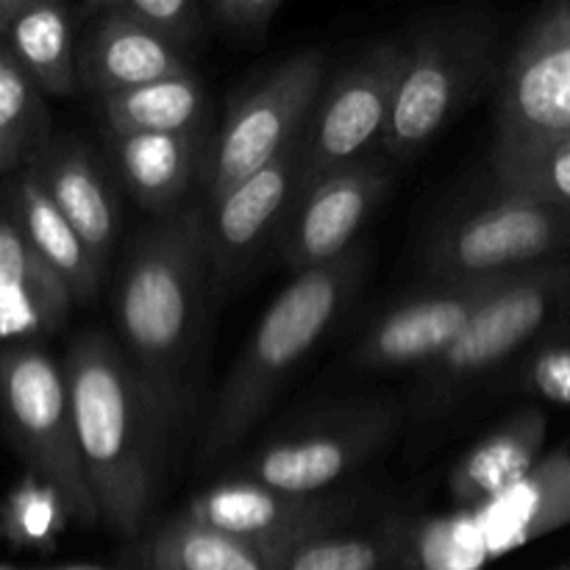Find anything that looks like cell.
I'll use <instances>...</instances> for the list:
<instances>
[{
  "mask_svg": "<svg viewBox=\"0 0 570 570\" xmlns=\"http://www.w3.org/2000/svg\"><path fill=\"white\" fill-rule=\"evenodd\" d=\"M0 570H37V568H14V566H0Z\"/></svg>",
  "mask_w": 570,
  "mask_h": 570,
  "instance_id": "cell-36",
  "label": "cell"
},
{
  "mask_svg": "<svg viewBox=\"0 0 570 570\" xmlns=\"http://www.w3.org/2000/svg\"><path fill=\"white\" fill-rule=\"evenodd\" d=\"M184 515L282 562L306 540L340 532L354 515V504L340 495L287 493L232 476L200 490Z\"/></svg>",
  "mask_w": 570,
  "mask_h": 570,
  "instance_id": "cell-12",
  "label": "cell"
},
{
  "mask_svg": "<svg viewBox=\"0 0 570 570\" xmlns=\"http://www.w3.org/2000/svg\"><path fill=\"white\" fill-rule=\"evenodd\" d=\"M367 259L371 250L356 243L340 259L293 276V282L273 298L212 406L200 443V460L206 465L232 454L248 438L289 373L360 295Z\"/></svg>",
  "mask_w": 570,
  "mask_h": 570,
  "instance_id": "cell-3",
  "label": "cell"
},
{
  "mask_svg": "<svg viewBox=\"0 0 570 570\" xmlns=\"http://www.w3.org/2000/svg\"><path fill=\"white\" fill-rule=\"evenodd\" d=\"M546 434L549 423L538 406H527L507 417L451 468V499L465 512L499 499L538 465L543 456Z\"/></svg>",
  "mask_w": 570,
  "mask_h": 570,
  "instance_id": "cell-21",
  "label": "cell"
},
{
  "mask_svg": "<svg viewBox=\"0 0 570 570\" xmlns=\"http://www.w3.org/2000/svg\"><path fill=\"white\" fill-rule=\"evenodd\" d=\"M104 6L181 53L195 48L209 28L200 0H104Z\"/></svg>",
  "mask_w": 570,
  "mask_h": 570,
  "instance_id": "cell-30",
  "label": "cell"
},
{
  "mask_svg": "<svg viewBox=\"0 0 570 570\" xmlns=\"http://www.w3.org/2000/svg\"><path fill=\"white\" fill-rule=\"evenodd\" d=\"M570 256V215L527 195L501 193L432 232L421 265L432 282L512 276Z\"/></svg>",
  "mask_w": 570,
  "mask_h": 570,
  "instance_id": "cell-8",
  "label": "cell"
},
{
  "mask_svg": "<svg viewBox=\"0 0 570 570\" xmlns=\"http://www.w3.org/2000/svg\"><path fill=\"white\" fill-rule=\"evenodd\" d=\"M570 139V0L540 11L495 78L493 170Z\"/></svg>",
  "mask_w": 570,
  "mask_h": 570,
  "instance_id": "cell-6",
  "label": "cell"
},
{
  "mask_svg": "<svg viewBox=\"0 0 570 570\" xmlns=\"http://www.w3.org/2000/svg\"><path fill=\"white\" fill-rule=\"evenodd\" d=\"M554 570H570V560L566 562V566H560V568H554Z\"/></svg>",
  "mask_w": 570,
  "mask_h": 570,
  "instance_id": "cell-37",
  "label": "cell"
},
{
  "mask_svg": "<svg viewBox=\"0 0 570 570\" xmlns=\"http://www.w3.org/2000/svg\"><path fill=\"white\" fill-rule=\"evenodd\" d=\"M22 6H26V0H0V39H3L6 28L11 26V20L20 14Z\"/></svg>",
  "mask_w": 570,
  "mask_h": 570,
  "instance_id": "cell-33",
  "label": "cell"
},
{
  "mask_svg": "<svg viewBox=\"0 0 570 570\" xmlns=\"http://www.w3.org/2000/svg\"><path fill=\"white\" fill-rule=\"evenodd\" d=\"M390 178V161L373 154L301 189L276 237L282 265L298 276L348 254L382 204Z\"/></svg>",
  "mask_w": 570,
  "mask_h": 570,
  "instance_id": "cell-13",
  "label": "cell"
},
{
  "mask_svg": "<svg viewBox=\"0 0 570 570\" xmlns=\"http://www.w3.org/2000/svg\"><path fill=\"white\" fill-rule=\"evenodd\" d=\"M493 178L501 193L527 195L570 215V139L493 170Z\"/></svg>",
  "mask_w": 570,
  "mask_h": 570,
  "instance_id": "cell-29",
  "label": "cell"
},
{
  "mask_svg": "<svg viewBox=\"0 0 570 570\" xmlns=\"http://www.w3.org/2000/svg\"><path fill=\"white\" fill-rule=\"evenodd\" d=\"M100 106L109 134H195L204 131L206 89L195 72H184L111 95Z\"/></svg>",
  "mask_w": 570,
  "mask_h": 570,
  "instance_id": "cell-25",
  "label": "cell"
},
{
  "mask_svg": "<svg viewBox=\"0 0 570 570\" xmlns=\"http://www.w3.org/2000/svg\"><path fill=\"white\" fill-rule=\"evenodd\" d=\"M0 423L28 473L59 493L70 521L98 527L78 460L65 371L42 345L0 348Z\"/></svg>",
  "mask_w": 570,
  "mask_h": 570,
  "instance_id": "cell-5",
  "label": "cell"
},
{
  "mask_svg": "<svg viewBox=\"0 0 570 570\" xmlns=\"http://www.w3.org/2000/svg\"><path fill=\"white\" fill-rule=\"evenodd\" d=\"M89 11L95 17L83 45L76 48V78L100 100L193 72L187 53L137 22L115 14L104 3H92Z\"/></svg>",
  "mask_w": 570,
  "mask_h": 570,
  "instance_id": "cell-17",
  "label": "cell"
},
{
  "mask_svg": "<svg viewBox=\"0 0 570 570\" xmlns=\"http://www.w3.org/2000/svg\"><path fill=\"white\" fill-rule=\"evenodd\" d=\"M399 426L401 410L390 401L332 406L265 440L237 476L287 493H326L382 451Z\"/></svg>",
  "mask_w": 570,
  "mask_h": 570,
  "instance_id": "cell-9",
  "label": "cell"
},
{
  "mask_svg": "<svg viewBox=\"0 0 570 570\" xmlns=\"http://www.w3.org/2000/svg\"><path fill=\"white\" fill-rule=\"evenodd\" d=\"M554 328L560 332V337H557V340H568V343H570V301L566 304V309L560 312V317H557Z\"/></svg>",
  "mask_w": 570,
  "mask_h": 570,
  "instance_id": "cell-34",
  "label": "cell"
},
{
  "mask_svg": "<svg viewBox=\"0 0 570 570\" xmlns=\"http://www.w3.org/2000/svg\"><path fill=\"white\" fill-rule=\"evenodd\" d=\"M206 26L237 42H259L282 11V0H204Z\"/></svg>",
  "mask_w": 570,
  "mask_h": 570,
  "instance_id": "cell-31",
  "label": "cell"
},
{
  "mask_svg": "<svg viewBox=\"0 0 570 570\" xmlns=\"http://www.w3.org/2000/svg\"><path fill=\"white\" fill-rule=\"evenodd\" d=\"M415 527L382 523L373 532H326L289 551L278 570H412Z\"/></svg>",
  "mask_w": 570,
  "mask_h": 570,
  "instance_id": "cell-26",
  "label": "cell"
},
{
  "mask_svg": "<svg viewBox=\"0 0 570 570\" xmlns=\"http://www.w3.org/2000/svg\"><path fill=\"white\" fill-rule=\"evenodd\" d=\"M401 70V39H382L323 83L298 137L301 187L382 148Z\"/></svg>",
  "mask_w": 570,
  "mask_h": 570,
  "instance_id": "cell-11",
  "label": "cell"
},
{
  "mask_svg": "<svg viewBox=\"0 0 570 570\" xmlns=\"http://www.w3.org/2000/svg\"><path fill=\"white\" fill-rule=\"evenodd\" d=\"M521 384L538 399L570 406V343L549 340L534 348L521 367Z\"/></svg>",
  "mask_w": 570,
  "mask_h": 570,
  "instance_id": "cell-32",
  "label": "cell"
},
{
  "mask_svg": "<svg viewBox=\"0 0 570 570\" xmlns=\"http://www.w3.org/2000/svg\"><path fill=\"white\" fill-rule=\"evenodd\" d=\"M301 187L298 139L271 165L234 184L220 198L206 200V250L212 284L232 282L259 250L278 237Z\"/></svg>",
  "mask_w": 570,
  "mask_h": 570,
  "instance_id": "cell-15",
  "label": "cell"
},
{
  "mask_svg": "<svg viewBox=\"0 0 570 570\" xmlns=\"http://www.w3.org/2000/svg\"><path fill=\"white\" fill-rule=\"evenodd\" d=\"M515 276L521 273L434 282L429 289L379 315L356 343L351 365L362 371L429 367L454 345L473 315Z\"/></svg>",
  "mask_w": 570,
  "mask_h": 570,
  "instance_id": "cell-14",
  "label": "cell"
},
{
  "mask_svg": "<svg viewBox=\"0 0 570 570\" xmlns=\"http://www.w3.org/2000/svg\"><path fill=\"white\" fill-rule=\"evenodd\" d=\"M499 31L482 9L440 11L401 42L393 111L382 137L387 161L421 154L484 89L495 87Z\"/></svg>",
  "mask_w": 570,
  "mask_h": 570,
  "instance_id": "cell-4",
  "label": "cell"
},
{
  "mask_svg": "<svg viewBox=\"0 0 570 570\" xmlns=\"http://www.w3.org/2000/svg\"><path fill=\"white\" fill-rule=\"evenodd\" d=\"M0 42L42 95H70L78 87L76 20L67 3L26 0Z\"/></svg>",
  "mask_w": 570,
  "mask_h": 570,
  "instance_id": "cell-23",
  "label": "cell"
},
{
  "mask_svg": "<svg viewBox=\"0 0 570 570\" xmlns=\"http://www.w3.org/2000/svg\"><path fill=\"white\" fill-rule=\"evenodd\" d=\"M72 306L70 289L33 254L0 195V348L42 345Z\"/></svg>",
  "mask_w": 570,
  "mask_h": 570,
  "instance_id": "cell-18",
  "label": "cell"
},
{
  "mask_svg": "<svg viewBox=\"0 0 570 570\" xmlns=\"http://www.w3.org/2000/svg\"><path fill=\"white\" fill-rule=\"evenodd\" d=\"M61 371L98 523L117 538H137L159 493L170 415L106 334H78Z\"/></svg>",
  "mask_w": 570,
  "mask_h": 570,
  "instance_id": "cell-1",
  "label": "cell"
},
{
  "mask_svg": "<svg viewBox=\"0 0 570 570\" xmlns=\"http://www.w3.org/2000/svg\"><path fill=\"white\" fill-rule=\"evenodd\" d=\"M209 287L206 206L189 200L145 226L117 273L120 348L173 423L189 399Z\"/></svg>",
  "mask_w": 570,
  "mask_h": 570,
  "instance_id": "cell-2",
  "label": "cell"
},
{
  "mask_svg": "<svg viewBox=\"0 0 570 570\" xmlns=\"http://www.w3.org/2000/svg\"><path fill=\"white\" fill-rule=\"evenodd\" d=\"M282 562L195 518H167L142 546L137 570H278Z\"/></svg>",
  "mask_w": 570,
  "mask_h": 570,
  "instance_id": "cell-24",
  "label": "cell"
},
{
  "mask_svg": "<svg viewBox=\"0 0 570 570\" xmlns=\"http://www.w3.org/2000/svg\"><path fill=\"white\" fill-rule=\"evenodd\" d=\"M50 137L45 95L0 42V176L26 170Z\"/></svg>",
  "mask_w": 570,
  "mask_h": 570,
  "instance_id": "cell-27",
  "label": "cell"
},
{
  "mask_svg": "<svg viewBox=\"0 0 570 570\" xmlns=\"http://www.w3.org/2000/svg\"><path fill=\"white\" fill-rule=\"evenodd\" d=\"M206 134H109L111 159L131 198L156 217L187 204L204 173Z\"/></svg>",
  "mask_w": 570,
  "mask_h": 570,
  "instance_id": "cell-20",
  "label": "cell"
},
{
  "mask_svg": "<svg viewBox=\"0 0 570 570\" xmlns=\"http://www.w3.org/2000/svg\"><path fill=\"white\" fill-rule=\"evenodd\" d=\"M3 200L33 254L70 289L72 304H95L100 293L104 267L89 256L81 237L72 232V226L61 217V212L50 204V198L33 181L31 173L20 170L9 176Z\"/></svg>",
  "mask_w": 570,
  "mask_h": 570,
  "instance_id": "cell-22",
  "label": "cell"
},
{
  "mask_svg": "<svg viewBox=\"0 0 570 570\" xmlns=\"http://www.w3.org/2000/svg\"><path fill=\"white\" fill-rule=\"evenodd\" d=\"M570 301V256L546 262L512 278L482 309L465 332L432 365L423 367L421 401L440 412L468 393L479 379L493 373L540 332L557 323Z\"/></svg>",
  "mask_w": 570,
  "mask_h": 570,
  "instance_id": "cell-7",
  "label": "cell"
},
{
  "mask_svg": "<svg viewBox=\"0 0 570 570\" xmlns=\"http://www.w3.org/2000/svg\"><path fill=\"white\" fill-rule=\"evenodd\" d=\"M67 521L70 515H67V507L61 504L59 493L48 482L28 473L6 501L0 529L14 546L48 549L65 532Z\"/></svg>",
  "mask_w": 570,
  "mask_h": 570,
  "instance_id": "cell-28",
  "label": "cell"
},
{
  "mask_svg": "<svg viewBox=\"0 0 570 570\" xmlns=\"http://www.w3.org/2000/svg\"><path fill=\"white\" fill-rule=\"evenodd\" d=\"M26 170L106 271L120 232V204L92 148L81 139L50 137Z\"/></svg>",
  "mask_w": 570,
  "mask_h": 570,
  "instance_id": "cell-16",
  "label": "cell"
},
{
  "mask_svg": "<svg viewBox=\"0 0 570 570\" xmlns=\"http://www.w3.org/2000/svg\"><path fill=\"white\" fill-rule=\"evenodd\" d=\"M37 570H117V568H104V566H50V568H37Z\"/></svg>",
  "mask_w": 570,
  "mask_h": 570,
  "instance_id": "cell-35",
  "label": "cell"
},
{
  "mask_svg": "<svg viewBox=\"0 0 570 570\" xmlns=\"http://www.w3.org/2000/svg\"><path fill=\"white\" fill-rule=\"evenodd\" d=\"M488 557H501L570 527V451L557 449L518 484L471 510Z\"/></svg>",
  "mask_w": 570,
  "mask_h": 570,
  "instance_id": "cell-19",
  "label": "cell"
},
{
  "mask_svg": "<svg viewBox=\"0 0 570 570\" xmlns=\"http://www.w3.org/2000/svg\"><path fill=\"white\" fill-rule=\"evenodd\" d=\"M323 83L326 61L317 50H306L284 59L245 98H239L220 131L206 145L200 173L206 200L220 198L234 184L284 154L304 131Z\"/></svg>",
  "mask_w": 570,
  "mask_h": 570,
  "instance_id": "cell-10",
  "label": "cell"
}]
</instances>
